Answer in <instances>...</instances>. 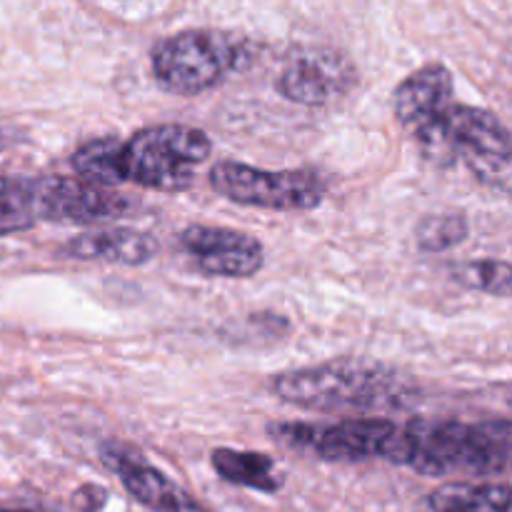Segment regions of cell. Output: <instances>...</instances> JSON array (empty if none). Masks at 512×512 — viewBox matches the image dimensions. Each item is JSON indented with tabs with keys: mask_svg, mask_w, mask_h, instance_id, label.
I'll list each match as a JSON object with an SVG mask.
<instances>
[{
	"mask_svg": "<svg viewBox=\"0 0 512 512\" xmlns=\"http://www.w3.org/2000/svg\"><path fill=\"white\" fill-rule=\"evenodd\" d=\"M273 393L310 410H375L398 403L400 383L380 365L338 360L278 375Z\"/></svg>",
	"mask_w": 512,
	"mask_h": 512,
	"instance_id": "cell-1",
	"label": "cell"
},
{
	"mask_svg": "<svg viewBox=\"0 0 512 512\" xmlns=\"http://www.w3.org/2000/svg\"><path fill=\"white\" fill-rule=\"evenodd\" d=\"M153 75L165 90L198 95L248 63V45L218 30H183L163 38L150 53Z\"/></svg>",
	"mask_w": 512,
	"mask_h": 512,
	"instance_id": "cell-2",
	"label": "cell"
},
{
	"mask_svg": "<svg viewBox=\"0 0 512 512\" xmlns=\"http://www.w3.org/2000/svg\"><path fill=\"white\" fill-rule=\"evenodd\" d=\"M210 150L208 135L193 125H150L125 143V173L143 188L180 193L193 185Z\"/></svg>",
	"mask_w": 512,
	"mask_h": 512,
	"instance_id": "cell-3",
	"label": "cell"
},
{
	"mask_svg": "<svg viewBox=\"0 0 512 512\" xmlns=\"http://www.w3.org/2000/svg\"><path fill=\"white\" fill-rule=\"evenodd\" d=\"M210 185L233 203L268 210H313L325 198L323 178L313 170H260L235 160L215 163Z\"/></svg>",
	"mask_w": 512,
	"mask_h": 512,
	"instance_id": "cell-4",
	"label": "cell"
},
{
	"mask_svg": "<svg viewBox=\"0 0 512 512\" xmlns=\"http://www.w3.org/2000/svg\"><path fill=\"white\" fill-rule=\"evenodd\" d=\"M20 183L33 220L88 225L120 218L130 210L125 195L83 178L55 175V178H20Z\"/></svg>",
	"mask_w": 512,
	"mask_h": 512,
	"instance_id": "cell-5",
	"label": "cell"
},
{
	"mask_svg": "<svg viewBox=\"0 0 512 512\" xmlns=\"http://www.w3.org/2000/svg\"><path fill=\"white\" fill-rule=\"evenodd\" d=\"M393 430V420L363 418L343 420V423L325 425V428H315L308 423H285L273 425L270 433L285 443L313 448L323 460L355 463V460H368L383 453Z\"/></svg>",
	"mask_w": 512,
	"mask_h": 512,
	"instance_id": "cell-6",
	"label": "cell"
},
{
	"mask_svg": "<svg viewBox=\"0 0 512 512\" xmlns=\"http://www.w3.org/2000/svg\"><path fill=\"white\" fill-rule=\"evenodd\" d=\"M355 65L340 50L300 48L285 63L278 90L300 105H330L350 93Z\"/></svg>",
	"mask_w": 512,
	"mask_h": 512,
	"instance_id": "cell-7",
	"label": "cell"
},
{
	"mask_svg": "<svg viewBox=\"0 0 512 512\" xmlns=\"http://www.w3.org/2000/svg\"><path fill=\"white\" fill-rule=\"evenodd\" d=\"M180 243L195 258L203 273L215 278H250L265 263L260 240L240 230L218 225H188L180 233Z\"/></svg>",
	"mask_w": 512,
	"mask_h": 512,
	"instance_id": "cell-8",
	"label": "cell"
},
{
	"mask_svg": "<svg viewBox=\"0 0 512 512\" xmlns=\"http://www.w3.org/2000/svg\"><path fill=\"white\" fill-rule=\"evenodd\" d=\"M453 105V75L445 65L430 63L410 73L395 88L393 110L413 138L433 128Z\"/></svg>",
	"mask_w": 512,
	"mask_h": 512,
	"instance_id": "cell-9",
	"label": "cell"
},
{
	"mask_svg": "<svg viewBox=\"0 0 512 512\" xmlns=\"http://www.w3.org/2000/svg\"><path fill=\"white\" fill-rule=\"evenodd\" d=\"M103 463L123 480L125 490L145 508L155 512H183L195 505L173 480L165 478L160 470L145 463L133 448L120 443L103 445Z\"/></svg>",
	"mask_w": 512,
	"mask_h": 512,
	"instance_id": "cell-10",
	"label": "cell"
},
{
	"mask_svg": "<svg viewBox=\"0 0 512 512\" xmlns=\"http://www.w3.org/2000/svg\"><path fill=\"white\" fill-rule=\"evenodd\" d=\"M153 235L133 228H110L78 235L65 245V253L78 260H100L118 265H145L155 255Z\"/></svg>",
	"mask_w": 512,
	"mask_h": 512,
	"instance_id": "cell-11",
	"label": "cell"
},
{
	"mask_svg": "<svg viewBox=\"0 0 512 512\" xmlns=\"http://www.w3.org/2000/svg\"><path fill=\"white\" fill-rule=\"evenodd\" d=\"M210 458H213L215 473L233 485L260 490V493H278L280 485H283L273 458L263 453L218 448L213 450Z\"/></svg>",
	"mask_w": 512,
	"mask_h": 512,
	"instance_id": "cell-12",
	"label": "cell"
},
{
	"mask_svg": "<svg viewBox=\"0 0 512 512\" xmlns=\"http://www.w3.org/2000/svg\"><path fill=\"white\" fill-rule=\"evenodd\" d=\"M75 173L83 180L103 188H113V185L128 183V173H125V143L113 138H93L88 143L80 145L70 158Z\"/></svg>",
	"mask_w": 512,
	"mask_h": 512,
	"instance_id": "cell-13",
	"label": "cell"
},
{
	"mask_svg": "<svg viewBox=\"0 0 512 512\" xmlns=\"http://www.w3.org/2000/svg\"><path fill=\"white\" fill-rule=\"evenodd\" d=\"M453 278L465 288L480 290V293L512 298V265L505 260H473L453 270Z\"/></svg>",
	"mask_w": 512,
	"mask_h": 512,
	"instance_id": "cell-14",
	"label": "cell"
},
{
	"mask_svg": "<svg viewBox=\"0 0 512 512\" xmlns=\"http://www.w3.org/2000/svg\"><path fill=\"white\" fill-rule=\"evenodd\" d=\"M468 220L463 215H428L415 228V243L425 253H445L468 238Z\"/></svg>",
	"mask_w": 512,
	"mask_h": 512,
	"instance_id": "cell-15",
	"label": "cell"
},
{
	"mask_svg": "<svg viewBox=\"0 0 512 512\" xmlns=\"http://www.w3.org/2000/svg\"><path fill=\"white\" fill-rule=\"evenodd\" d=\"M183 512H205L203 508H200V505L198 503H195V505H190V508H185Z\"/></svg>",
	"mask_w": 512,
	"mask_h": 512,
	"instance_id": "cell-16",
	"label": "cell"
},
{
	"mask_svg": "<svg viewBox=\"0 0 512 512\" xmlns=\"http://www.w3.org/2000/svg\"><path fill=\"white\" fill-rule=\"evenodd\" d=\"M0 512H33V510H8V508H0Z\"/></svg>",
	"mask_w": 512,
	"mask_h": 512,
	"instance_id": "cell-17",
	"label": "cell"
}]
</instances>
